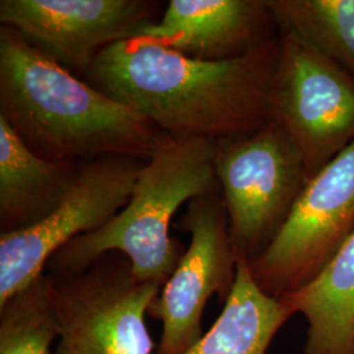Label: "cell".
<instances>
[{
  "instance_id": "obj_16",
  "label": "cell",
  "mask_w": 354,
  "mask_h": 354,
  "mask_svg": "<svg viewBox=\"0 0 354 354\" xmlns=\"http://www.w3.org/2000/svg\"><path fill=\"white\" fill-rule=\"evenodd\" d=\"M58 336L50 274L0 306V354H53Z\"/></svg>"
},
{
  "instance_id": "obj_3",
  "label": "cell",
  "mask_w": 354,
  "mask_h": 354,
  "mask_svg": "<svg viewBox=\"0 0 354 354\" xmlns=\"http://www.w3.org/2000/svg\"><path fill=\"white\" fill-rule=\"evenodd\" d=\"M216 142L168 140L142 165L127 206L104 227L62 247L46 273H79L104 254L121 253L138 282L163 288L185 252L169 234L174 216L181 206L218 187Z\"/></svg>"
},
{
  "instance_id": "obj_13",
  "label": "cell",
  "mask_w": 354,
  "mask_h": 354,
  "mask_svg": "<svg viewBox=\"0 0 354 354\" xmlns=\"http://www.w3.org/2000/svg\"><path fill=\"white\" fill-rule=\"evenodd\" d=\"M281 299L307 320L306 354H354V228L314 279Z\"/></svg>"
},
{
  "instance_id": "obj_6",
  "label": "cell",
  "mask_w": 354,
  "mask_h": 354,
  "mask_svg": "<svg viewBox=\"0 0 354 354\" xmlns=\"http://www.w3.org/2000/svg\"><path fill=\"white\" fill-rule=\"evenodd\" d=\"M354 228V142L310 177L266 250L248 263L257 285L282 298L317 276Z\"/></svg>"
},
{
  "instance_id": "obj_15",
  "label": "cell",
  "mask_w": 354,
  "mask_h": 354,
  "mask_svg": "<svg viewBox=\"0 0 354 354\" xmlns=\"http://www.w3.org/2000/svg\"><path fill=\"white\" fill-rule=\"evenodd\" d=\"M282 35L324 54L354 76V0H269Z\"/></svg>"
},
{
  "instance_id": "obj_2",
  "label": "cell",
  "mask_w": 354,
  "mask_h": 354,
  "mask_svg": "<svg viewBox=\"0 0 354 354\" xmlns=\"http://www.w3.org/2000/svg\"><path fill=\"white\" fill-rule=\"evenodd\" d=\"M0 117L26 146L54 162L105 156L149 160L171 137L0 26Z\"/></svg>"
},
{
  "instance_id": "obj_12",
  "label": "cell",
  "mask_w": 354,
  "mask_h": 354,
  "mask_svg": "<svg viewBox=\"0 0 354 354\" xmlns=\"http://www.w3.org/2000/svg\"><path fill=\"white\" fill-rule=\"evenodd\" d=\"M83 165L35 153L0 117V234L32 227L50 214Z\"/></svg>"
},
{
  "instance_id": "obj_4",
  "label": "cell",
  "mask_w": 354,
  "mask_h": 354,
  "mask_svg": "<svg viewBox=\"0 0 354 354\" xmlns=\"http://www.w3.org/2000/svg\"><path fill=\"white\" fill-rule=\"evenodd\" d=\"M214 171L236 259L252 261L286 221L308 180L304 156L276 121L216 142Z\"/></svg>"
},
{
  "instance_id": "obj_9",
  "label": "cell",
  "mask_w": 354,
  "mask_h": 354,
  "mask_svg": "<svg viewBox=\"0 0 354 354\" xmlns=\"http://www.w3.org/2000/svg\"><path fill=\"white\" fill-rule=\"evenodd\" d=\"M177 228L189 232V245L149 310V317L162 323L155 354H181L198 342L210 298L218 295L226 302L236 276L238 259L219 185L187 203Z\"/></svg>"
},
{
  "instance_id": "obj_14",
  "label": "cell",
  "mask_w": 354,
  "mask_h": 354,
  "mask_svg": "<svg viewBox=\"0 0 354 354\" xmlns=\"http://www.w3.org/2000/svg\"><path fill=\"white\" fill-rule=\"evenodd\" d=\"M292 314L283 299L257 285L248 261L238 259L235 282L221 315L181 354H266Z\"/></svg>"
},
{
  "instance_id": "obj_5",
  "label": "cell",
  "mask_w": 354,
  "mask_h": 354,
  "mask_svg": "<svg viewBox=\"0 0 354 354\" xmlns=\"http://www.w3.org/2000/svg\"><path fill=\"white\" fill-rule=\"evenodd\" d=\"M50 277L59 323L53 354L156 353L146 317L162 286L138 282L125 256L108 253L83 272Z\"/></svg>"
},
{
  "instance_id": "obj_10",
  "label": "cell",
  "mask_w": 354,
  "mask_h": 354,
  "mask_svg": "<svg viewBox=\"0 0 354 354\" xmlns=\"http://www.w3.org/2000/svg\"><path fill=\"white\" fill-rule=\"evenodd\" d=\"M158 7L149 0H1L0 23L83 75L102 51L158 21Z\"/></svg>"
},
{
  "instance_id": "obj_1",
  "label": "cell",
  "mask_w": 354,
  "mask_h": 354,
  "mask_svg": "<svg viewBox=\"0 0 354 354\" xmlns=\"http://www.w3.org/2000/svg\"><path fill=\"white\" fill-rule=\"evenodd\" d=\"M279 41L225 61H203L153 39L117 42L82 75L174 140L250 134L272 118Z\"/></svg>"
},
{
  "instance_id": "obj_7",
  "label": "cell",
  "mask_w": 354,
  "mask_h": 354,
  "mask_svg": "<svg viewBox=\"0 0 354 354\" xmlns=\"http://www.w3.org/2000/svg\"><path fill=\"white\" fill-rule=\"evenodd\" d=\"M272 118L304 156L310 178L354 142V79L297 38L282 35Z\"/></svg>"
},
{
  "instance_id": "obj_8",
  "label": "cell",
  "mask_w": 354,
  "mask_h": 354,
  "mask_svg": "<svg viewBox=\"0 0 354 354\" xmlns=\"http://www.w3.org/2000/svg\"><path fill=\"white\" fill-rule=\"evenodd\" d=\"M145 162L129 156L86 162L50 214L32 227L0 234V306L46 273L66 244L112 221L129 203Z\"/></svg>"
},
{
  "instance_id": "obj_11",
  "label": "cell",
  "mask_w": 354,
  "mask_h": 354,
  "mask_svg": "<svg viewBox=\"0 0 354 354\" xmlns=\"http://www.w3.org/2000/svg\"><path fill=\"white\" fill-rule=\"evenodd\" d=\"M274 21L268 1L169 0L162 17L138 37L153 39L203 61H225L264 45L266 26Z\"/></svg>"
}]
</instances>
